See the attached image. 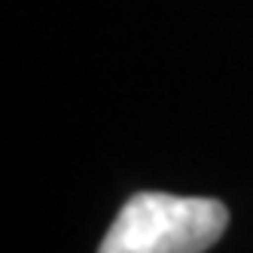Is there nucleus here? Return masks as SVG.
<instances>
[{"instance_id":"obj_1","label":"nucleus","mask_w":253,"mask_h":253,"mask_svg":"<svg viewBox=\"0 0 253 253\" xmlns=\"http://www.w3.org/2000/svg\"><path fill=\"white\" fill-rule=\"evenodd\" d=\"M226 226L229 211L220 198L134 192L98 253H205L223 238Z\"/></svg>"}]
</instances>
